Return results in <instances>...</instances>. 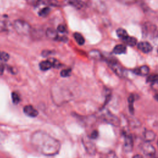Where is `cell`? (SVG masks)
I'll return each instance as SVG.
<instances>
[{
    "instance_id": "29",
    "label": "cell",
    "mask_w": 158,
    "mask_h": 158,
    "mask_svg": "<svg viewBox=\"0 0 158 158\" xmlns=\"http://www.w3.org/2000/svg\"><path fill=\"white\" fill-rule=\"evenodd\" d=\"M151 88L152 89H154L156 91H158V81H156L155 82L152 83L151 84Z\"/></svg>"
},
{
    "instance_id": "33",
    "label": "cell",
    "mask_w": 158,
    "mask_h": 158,
    "mask_svg": "<svg viewBox=\"0 0 158 158\" xmlns=\"http://www.w3.org/2000/svg\"><path fill=\"white\" fill-rule=\"evenodd\" d=\"M133 158H143V157L141 154H136L133 157Z\"/></svg>"
},
{
    "instance_id": "8",
    "label": "cell",
    "mask_w": 158,
    "mask_h": 158,
    "mask_svg": "<svg viewBox=\"0 0 158 158\" xmlns=\"http://www.w3.org/2000/svg\"><path fill=\"white\" fill-rule=\"evenodd\" d=\"M109 65L112 70L119 77H122L123 75V70L121 66L114 60H109Z\"/></svg>"
},
{
    "instance_id": "28",
    "label": "cell",
    "mask_w": 158,
    "mask_h": 158,
    "mask_svg": "<svg viewBox=\"0 0 158 158\" xmlns=\"http://www.w3.org/2000/svg\"><path fill=\"white\" fill-rule=\"evenodd\" d=\"M6 29V24L4 22L0 20V32L3 31Z\"/></svg>"
},
{
    "instance_id": "24",
    "label": "cell",
    "mask_w": 158,
    "mask_h": 158,
    "mask_svg": "<svg viewBox=\"0 0 158 158\" xmlns=\"http://www.w3.org/2000/svg\"><path fill=\"white\" fill-rule=\"evenodd\" d=\"M146 80L148 82H151V83L158 81V75H157V74L151 75L148 77Z\"/></svg>"
},
{
    "instance_id": "27",
    "label": "cell",
    "mask_w": 158,
    "mask_h": 158,
    "mask_svg": "<svg viewBox=\"0 0 158 158\" xmlns=\"http://www.w3.org/2000/svg\"><path fill=\"white\" fill-rule=\"evenodd\" d=\"M105 158H118V157L114 151H110L106 154Z\"/></svg>"
},
{
    "instance_id": "6",
    "label": "cell",
    "mask_w": 158,
    "mask_h": 158,
    "mask_svg": "<svg viewBox=\"0 0 158 158\" xmlns=\"http://www.w3.org/2000/svg\"><path fill=\"white\" fill-rule=\"evenodd\" d=\"M141 149L143 153L148 156H153L155 155L156 149L149 142H145L143 143L141 146Z\"/></svg>"
},
{
    "instance_id": "17",
    "label": "cell",
    "mask_w": 158,
    "mask_h": 158,
    "mask_svg": "<svg viewBox=\"0 0 158 158\" xmlns=\"http://www.w3.org/2000/svg\"><path fill=\"white\" fill-rule=\"evenodd\" d=\"M116 33H117V35L118 38H121L122 40H125V38H127L129 35H128L127 31L123 28H118L117 30L116 31Z\"/></svg>"
},
{
    "instance_id": "13",
    "label": "cell",
    "mask_w": 158,
    "mask_h": 158,
    "mask_svg": "<svg viewBox=\"0 0 158 158\" xmlns=\"http://www.w3.org/2000/svg\"><path fill=\"white\" fill-rule=\"evenodd\" d=\"M66 2L67 4L78 9H80L85 6L84 2L81 0H66Z\"/></svg>"
},
{
    "instance_id": "1",
    "label": "cell",
    "mask_w": 158,
    "mask_h": 158,
    "mask_svg": "<svg viewBox=\"0 0 158 158\" xmlns=\"http://www.w3.org/2000/svg\"><path fill=\"white\" fill-rule=\"evenodd\" d=\"M30 140L34 149L44 156H55L60 149L59 140L43 131L38 130L33 133Z\"/></svg>"
},
{
    "instance_id": "11",
    "label": "cell",
    "mask_w": 158,
    "mask_h": 158,
    "mask_svg": "<svg viewBox=\"0 0 158 158\" xmlns=\"http://www.w3.org/2000/svg\"><path fill=\"white\" fill-rule=\"evenodd\" d=\"M149 68L147 65H143L140 67L136 68L133 70V73L140 75V76H145L149 73Z\"/></svg>"
},
{
    "instance_id": "20",
    "label": "cell",
    "mask_w": 158,
    "mask_h": 158,
    "mask_svg": "<svg viewBox=\"0 0 158 158\" xmlns=\"http://www.w3.org/2000/svg\"><path fill=\"white\" fill-rule=\"evenodd\" d=\"M134 101H135V96L133 94H131L128 98V101L129 110L131 114H133L134 112V107H133Z\"/></svg>"
},
{
    "instance_id": "35",
    "label": "cell",
    "mask_w": 158,
    "mask_h": 158,
    "mask_svg": "<svg viewBox=\"0 0 158 158\" xmlns=\"http://www.w3.org/2000/svg\"><path fill=\"white\" fill-rule=\"evenodd\" d=\"M157 146H158V141H157Z\"/></svg>"
},
{
    "instance_id": "19",
    "label": "cell",
    "mask_w": 158,
    "mask_h": 158,
    "mask_svg": "<svg viewBox=\"0 0 158 158\" xmlns=\"http://www.w3.org/2000/svg\"><path fill=\"white\" fill-rule=\"evenodd\" d=\"M73 36L75 40V41H77V43L80 44V45H82L85 43V38H83V36L81 35V34L78 33V32H75L73 34Z\"/></svg>"
},
{
    "instance_id": "25",
    "label": "cell",
    "mask_w": 158,
    "mask_h": 158,
    "mask_svg": "<svg viewBox=\"0 0 158 158\" xmlns=\"http://www.w3.org/2000/svg\"><path fill=\"white\" fill-rule=\"evenodd\" d=\"M90 55L92 57L96 59H99L101 58V55L100 54L99 52L98 51H95V50L91 51L90 52Z\"/></svg>"
},
{
    "instance_id": "26",
    "label": "cell",
    "mask_w": 158,
    "mask_h": 158,
    "mask_svg": "<svg viewBox=\"0 0 158 158\" xmlns=\"http://www.w3.org/2000/svg\"><path fill=\"white\" fill-rule=\"evenodd\" d=\"M71 69H64V70H62L60 72V75L62 77H69L71 74Z\"/></svg>"
},
{
    "instance_id": "3",
    "label": "cell",
    "mask_w": 158,
    "mask_h": 158,
    "mask_svg": "<svg viewBox=\"0 0 158 158\" xmlns=\"http://www.w3.org/2000/svg\"><path fill=\"white\" fill-rule=\"evenodd\" d=\"M143 33L146 36H155L157 33V27L150 23H146L143 27Z\"/></svg>"
},
{
    "instance_id": "5",
    "label": "cell",
    "mask_w": 158,
    "mask_h": 158,
    "mask_svg": "<svg viewBox=\"0 0 158 158\" xmlns=\"http://www.w3.org/2000/svg\"><path fill=\"white\" fill-rule=\"evenodd\" d=\"M133 148V140L131 135H125L124 139V143L123 145V151L126 152H129L132 151Z\"/></svg>"
},
{
    "instance_id": "9",
    "label": "cell",
    "mask_w": 158,
    "mask_h": 158,
    "mask_svg": "<svg viewBox=\"0 0 158 158\" xmlns=\"http://www.w3.org/2000/svg\"><path fill=\"white\" fill-rule=\"evenodd\" d=\"M138 49L144 53L150 52L152 50V45L147 41L139 42L137 45Z\"/></svg>"
},
{
    "instance_id": "16",
    "label": "cell",
    "mask_w": 158,
    "mask_h": 158,
    "mask_svg": "<svg viewBox=\"0 0 158 158\" xmlns=\"http://www.w3.org/2000/svg\"><path fill=\"white\" fill-rule=\"evenodd\" d=\"M46 34L47 37H48L49 38H50L51 40H57L58 38V35H57V31L51 28H49L46 30Z\"/></svg>"
},
{
    "instance_id": "2",
    "label": "cell",
    "mask_w": 158,
    "mask_h": 158,
    "mask_svg": "<svg viewBox=\"0 0 158 158\" xmlns=\"http://www.w3.org/2000/svg\"><path fill=\"white\" fill-rule=\"evenodd\" d=\"M14 28L16 32L20 35H27L31 30L30 25L22 20H16L14 23Z\"/></svg>"
},
{
    "instance_id": "21",
    "label": "cell",
    "mask_w": 158,
    "mask_h": 158,
    "mask_svg": "<svg viewBox=\"0 0 158 158\" xmlns=\"http://www.w3.org/2000/svg\"><path fill=\"white\" fill-rule=\"evenodd\" d=\"M12 100L14 104H17L20 101V97L19 94L16 92L12 93Z\"/></svg>"
},
{
    "instance_id": "12",
    "label": "cell",
    "mask_w": 158,
    "mask_h": 158,
    "mask_svg": "<svg viewBox=\"0 0 158 158\" xmlns=\"http://www.w3.org/2000/svg\"><path fill=\"white\" fill-rule=\"evenodd\" d=\"M144 139L145 142H151L154 140L156 138V133L149 130H147L144 132Z\"/></svg>"
},
{
    "instance_id": "22",
    "label": "cell",
    "mask_w": 158,
    "mask_h": 158,
    "mask_svg": "<svg viewBox=\"0 0 158 158\" xmlns=\"http://www.w3.org/2000/svg\"><path fill=\"white\" fill-rule=\"evenodd\" d=\"M50 11H51V9L48 7H44V8L42 9L41 10H40V12H38V14L40 16L44 17L47 16L49 14Z\"/></svg>"
},
{
    "instance_id": "32",
    "label": "cell",
    "mask_w": 158,
    "mask_h": 158,
    "mask_svg": "<svg viewBox=\"0 0 158 158\" xmlns=\"http://www.w3.org/2000/svg\"><path fill=\"white\" fill-rule=\"evenodd\" d=\"M4 70V65L1 62H0V75H1L3 73Z\"/></svg>"
},
{
    "instance_id": "23",
    "label": "cell",
    "mask_w": 158,
    "mask_h": 158,
    "mask_svg": "<svg viewBox=\"0 0 158 158\" xmlns=\"http://www.w3.org/2000/svg\"><path fill=\"white\" fill-rule=\"evenodd\" d=\"M9 59V55L4 51H0V60L4 62L7 61Z\"/></svg>"
},
{
    "instance_id": "18",
    "label": "cell",
    "mask_w": 158,
    "mask_h": 158,
    "mask_svg": "<svg viewBox=\"0 0 158 158\" xmlns=\"http://www.w3.org/2000/svg\"><path fill=\"white\" fill-rule=\"evenodd\" d=\"M123 41H124V42L127 44H128L130 46H134L135 45H136V44L137 43V40L136 38H135L133 36H128L127 38H125Z\"/></svg>"
},
{
    "instance_id": "30",
    "label": "cell",
    "mask_w": 158,
    "mask_h": 158,
    "mask_svg": "<svg viewBox=\"0 0 158 158\" xmlns=\"http://www.w3.org/2000/svg\"><path fill=\"white\" fill-rule=\"evenodd\" d=\"M57 31L60 33H64L66 31V28L64 25H59L57 27Z\"/></svg>"
},
{
    "instance_id": "10",
    "label": "cell",
    "mask_w": 158,
    "mask_h": 158,
    "mask_svg": "<svg viewBox=\"0 0 158 158\" xmlns=\"http://www.w3.org/2000/svg\"><path fill=\"white\" fill-rule=\"evenodd\" d=\"M23 112L30 117H35L38 114L37 110L31 105L25 106L23 107Z\"/></svg>"
},
{
    "instance_id": "36",
    "label": "cell",
    "mask_w": 158,
    "mask_h": 158,
    "mask_svg": "<svg viewBox=\"0 0 158 158\" xmlns=\"http://www.w3.org/2000/svg\"><path fill=\"white\" fill-rule=\"evenodd\" d=\"M157 52H158V49H157Z\"/></svg>"
},
{
    "instance_id": "15",
    "label": "cell",
    "mask_w": 158,
    "mask_h": 158,
    "mask_svg": "<svg viewBox=\"0 0 158 158\" xmlns=\"http://www.w3.org/2000/svg\"><path fill=\"white\" fill-rule=\"evenodd\" d=\"M127 48L123 44H117L113 49V52L116 54H122L125 53Z\"/></svg>"
},
{
    "instance_id": "4",
    "label": "cell",
    "mask_w": 158,
    "mask_h": 158,
    "mask_svg": "<svg viewBox=\"0 0 158 158\" xmlns=\"http://www.w3.org/2000/svg\"><path fill=\"white\" fill-rule=\"evenodd\" d=\"M103 119H104L107 123L112 124L114 126L119 125L120 122L118 118L110 112L107 111V112L104 113V114L103 115Z\"/></svg>"
},
{
    "instance_id": "34",
    "label": "cell",
    "mask_w": 158,
    "mask_h": 158,
    "mask_svg": "<svg viewBox=\"0 0 158 158\" xmlns=\"http://www.w3.org/2000/svg\"><path fill=\"white\" fill-rule=\"evenodd\" d=\"M154 98H155V99H156V101H158V94H156V95L154 96Z\"/></svg>"
},
{
    "instance_id": "14",
    "label": "cell",
    "mask_w": 158,
    "mask_h": 158,
    "mask_svg": "<svg viewBox=\"0 0 158 158\" xmlns=\"http://www.w3.org/2000/svg\"><path fill=\"white\" fill-rule=\"evenodd\" d=\"M52 64L51 60H43L40 63V68L43 71H46L52 67Z\"/></svg>"
},
{
    "instance_id": "31",
    "label": "cell",
    "mask_w": 158,
    "mask_h": 158,
    "mask_svg": "<svg viewBox=\"0 0 158 158\" xmlns=\"http://www.w3.org/2000/svg\"><path fill=\"white\" fill-rule=\"evenodd\" d=\"M98 136V132L96 130H94L91 133L90 138L92 139H96Z\"/></svg>"
},
{
    "instance_id": "7",
    "label": "cell",
    "mask_w": 158,
    "mask_h": 158,
    "mask_svg": "<svg viewBox=\"0 0 158 158\" xmlns=\"http://www.w3.org/2000/svg\"><path fill=\"white\" fill-rule=\"evenodd\" d=\"M83 142L87 152L90 154H94L96 152V147L94 143L88 138H85Z\"/></svg>"
}]
</instances>
